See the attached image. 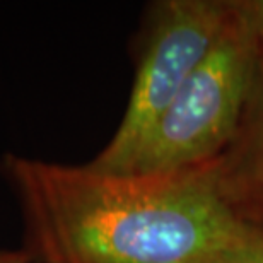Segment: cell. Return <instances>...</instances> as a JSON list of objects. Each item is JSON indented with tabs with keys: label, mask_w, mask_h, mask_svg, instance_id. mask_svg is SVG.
Here are the masks:
<instances>
[{
	"label": "cell",
	"mask_w": 263,
	"mask_h": 263,
	"mask_svg": "<svg viewBox=\"0 0 263 263\" xmlns=\"http://www.w3.org/2000/svg\"><path fill=\"white\" fill-rule=\"evenodd\" d=\"M26 250L41 263H202L239 217L217 185L215 159L173 173H104L5 156Z\"/></svg>",
	"instance_id": "obj_1"
},
{
	"label": "cell",
	"mask_w": 263,
	"mask_h": 263,
	"mask_svg": "<svg viewBox=\"0 0 263 263\" xmlns=\"http://www.w3.org/2000/svg\"><path fill=\"white\" fill-rule=\"evenodd\" d=\"M260 76V57L243 2L219 40L151 128L123 173L190 170L217 159L239 130Z\"/></svg>",
	"instance_id": "obj_2"
},
{
	"label": "cell",
	"mask_w": 263,
	"mask_h": 263,
	"mask_svg": "<svg viewBox=\"0 0 263 263\" xmlns=\"http://www.w3.org/2000/svg\"><path fill=\"white\" fill-rule=\"evenodd\" d=\"M234 2L167 0L156 5L117 132L87 166L123 173L151 128L219 40Z\"/></svg>",
	"instance_id": "obj_3"
},
{
	"label": "cell",
	"mask_w": 263,
	"mask_h": 263,
	"mask_svg": "<svg viewBox=\"0 0 263 263\" xmlns=\"http://www.w3.org/2000/svg\"><path fill=\"white\" fill-rule=\"evenodd\" d=\"M219 190L229 205L263 200V72L239 130L215 159Z\"/></svg>",
	"instance_id": "obj_4"
},
{
	"label": "cell",
	"mask_w": 263,
	"mask_h": 263,
	"mask_svg": "<svg viewBox=\"0 0 263 263\" xmlns=\"http://www.w3.org/2000/svg\"><path fill=\"white\" fill-rule=\"evenodd\" d=\"M202 263H263V229L239 217L231 238Z\"/></svg>",
	"instance_id": "obj_5"
},
{
	"label": "cell",
	"mask_w": 263,
	"mask_h": 263,
	"mask_svg": "<svg viewBox=\"0 0 263 263\" xmlns=\"http://www.w3.org/2000/svg\"><path fill=\"white\" fill-rule=\"evenodd\" d=\"M243 7L251 23V28H253L260 57V70L263 72V0H245Z\"/></svg>",
	"instance_id": "obj_6"
},
{
	"label": "cell",
	"mask_w": 263,
	"mask_h": 263,
	"mask_svg": "<svg viewBox=\"0 0 263 263\" xmlns=\"http://www.w3.org/2000/svg\"><path fill=\"white\" fill-rule=\"evenodd\" d=\"M0 263H41L28 250L24 251H2L0 250Z\"/></svg>",
	"instance_id": "obj_7"
},
{
	"label": "cell",
	"mask_w": 263,
	"mask_h": 263,
	"mask_svg": "<svg viewBox=\"0 0 263 263\" xmlns=\"http://www.w3.org/2000/svg\"><path fill=\"white\" fill-rule=\"evenodd\" d=\"M245 217L256 228L263 229V202H253L246 205Z\"/></svg>",
	"instance_id": "obj_8"
}]
</instances>
